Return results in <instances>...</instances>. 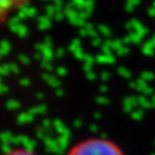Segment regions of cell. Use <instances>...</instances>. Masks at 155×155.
Wrapping results in <instances>:
<instances>
[{
  "label": "cell",
  "mask_w": 155,
  "mask_h": 155,
  "mask_svg": "<svg viewBox=\"0 0 155 155\" xmlns=\"http://www.w3.org/2000/svg\"><path fill=\"white\" fill-rule=\"evenodd\" d=\"M5 155H38L36 154L32 151L28 150V149H23V148H18V149H13L10 152L5 153Z\"/></svg>",
  "instance_id": "obj_3"
},
{
  "label": "cell",
  "mask_w": 155,
  "mask_h": 155,
  "mask_svg": "<svg viewBox=\"0 0 155 155\" xmlns=\"http://www.w3.org/2000/svg\"><path fill=\"white\" fill-rule=\"evenodd\" d=\"M67 155H125V153L109 139L92 137L74 144L68 151Z\"/></svg>",
  "instance_id": "obj_1"
},
{
  "label": "cell",
  "mask_w": 155,
  "mask_h": 155,
  "mask_svg": "<svg viewBox=\"0 0 155 155\" xmlns=\"http://www.w3.org/2000/svg\"><path fill=\"white\" fill-rule=\"evenodd\" d=\"M28 1L29 0H0V24L5 23L10 15Z\"/></svg>",
  "instance_id": "obj_2"
}]
</instances>
